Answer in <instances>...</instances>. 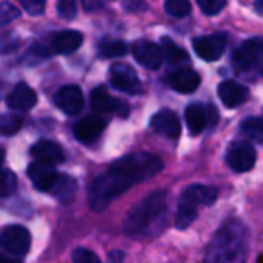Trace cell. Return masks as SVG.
I'll return each mask as SVG.
<instances>
[{
  "instance_id": "26",
  "label": "cell",
  "mask_w": 263,
  "mask_h": 263,
  "mask_svg": "<svg viewBox=\"0 0 263 263\" xmlns=\"http://www.w3.org/2000/svg\"><path fill=\"white\" fill-rule=\"evenodd\" d=\"M127 53V45L121 41H105L99 45V54L102 58H119Z\"/></svg>"
},
{
  "instance_id": "31",
  "label": "cell",
  "mask_w": 263,
  "mask_h": 263,
  "mask_svg": "<svg viewBox=\"0 0 263 263\" xmlns=\"http://www.w3.org/2000/svg\"><path fill=\"white\" fill-rule=\"evenodd\" d=\"M197 4L204 14L215 16L226 7V0H197Z\"/></svg>"
},
{
  "instance_id": "11",
  "label": "cell",
  "mask_w": 263,
  "mask_h": 263,
  "mask_svg": "<svg viewBox=\"0 0 263 263\" xmlns=\"http://www.w3.org/2000/svg\"><path fill=\"white\" fill-rule=\"evenodd\" d=\"M151 128L155 132V134L171 138V140H177L181 134V124L180 119L177 116L175 111L164 108L160 110L158 113H155L151 119Z\"/></svg>"
},
{
  "instance_id": "10",
  "label": "cell",
  "mask_w": 263,
  "mask_h": 263,
  "mask_svg": "<svg viewBox=\"0 0 263 263\" xmlns=\"http://www.w3.org/2000/svg\"><path fill=\"white\" fill-rule=\"evenodd\" d=\"M28 177L37 191L51 194V191L54 189L61 174L58 171H54V166L36 161L28 167Z\"/></svg>"
},
{
  "instance_id": "32",
  "label": "cell",
  "mask_w": 263,
  "mask_h": 263,
  "mask_svg": "<svg viewBox=\"0 0 263 263\" xmlns=\"http://www.w3.org/2000/svg\"><path fill=\"white\" fill-rule=\"evenodd\" d=\"M73 261L74 263H102L99 260V257L93 251H90L87 248H78V249H74L73 251Z\"/></svg>"
},
{
  "instance_id": "30",
  "label": "cell",
  "mask_w": 263,
  "mask_h": 263,
  "mask_svg": "<svg viewBox=\"0 0 263 263\" xmlns=\"http://www.w3.org/2000/svg\"><path fill=\"white\" fill-rule=\"evenodd\" d=\"M58 14L64 21H73L78 14L76 0H58Z\"/></svg>"
},
{
  "instance_id": "9",
  "label": "cell",
  "mask_w": 263,
  "mask_h": 263,
  "mask_svg": "<svg viewBox=\"0 0 263 263\" xmlns=\"http://www.w3.org/2000/svg\"><path fill=\"white\" fill-rule=\"evenodd\" d=\"M226 44H228L226 34L215 33V34L194 39V51L203 61L212 62V61H218L223 56L226 50Z\"/></svg>"
},
{
  "instance_id": "7",
  "label": "cell",
  "mask_w": 263,
  "mask_h": 263,
  "mask_svg": "<svg viewBox=\"0 0 263 263\" xmlns=\"http://www.w3.org/2000/svg\"><path fill=\"white\" fill-rule=\"evenodd\" d=\"M110 82L116 90L127 95H140L143 91L137 71L127 64H115L110 68Z\"/></svg>"
},
{
  "instance_id": "15",
  "label": "cell",
  "mask_w": 263,
  "mask_h": 263,
  "mask_svg": "<svg viewBox=\"0 0 263 263\" xmlns=\"http://www.w3.org/2000/svg\"><path fill=\"white\" fill-rule=\"evenodd\" d=\"M105 125H107V122L101 116H96V115L85 116L79 122H76L74 137L78 141H81L84 144H91L101 137V134L105 130Z\"/></svg>"
},
{
  "instance_id": "27",
  "label": "cell",
  "mask_w": 263,
  "mask_h": 263,
  "mask_svg": "<svg viewBox=\"0 0 263 263\" xmlns=\"http://www.w3.org/2000/svg\"><path fill=\"white\" fill-rule=\"evenodd\" d=\"M164 10L172 17H186L191 13V2L189 0H166Z\"/></svg>"
},
{
  "instance_id": "6",
  "label": "cell",
  "mask_w": 263,
  "mask_h": 263,
  "mask_svg": "<svg viewBox=\"0 0 263 263\" xmlns=\"http://www.w3.org/2000/svg\"><path fill=\"white\" fill-rule=\"evenodd\" d=\"M0 246H2L8 254L22 257L31 248V234L27 228L21 224L7 226L0 232Z\"/></svg>"
},
{
  "instance_id": "16",
  "label": "cell",
  "mask_w": 263,
  "mask_h": 263,
  "mask_svg": "<svg viewBox=\"0 0 263 263\" xmlns=\"http://www.w3.org/2000/svg\"><path fill=\"white\" fill-rule=\"evenodd\" d=\"M56 105L67 115H78L84 107V95L78 85H64L54 96Z\"/></svg>"
},
{
  "instance_id": "20",
  "label": "cell",
  "mask_w": 263,
  "mask_h": 263,
  "mask_svg": "<svg viewBox=\"0 0 263 263\" xmlns=\"http://www.w3.org/2000/svg\"><path fill=\"white\" fill-rule=\"evenodd\" d=\"M218 98L228 108H235L241 105L248 98V88L235 81H224L218 85Z\"/></svg>"
},
{
  "instance_id": "29",
  "label": "cell",
  "mask_w": 263,
  "mask_h": 263,
  "mask_svg": "<svg viewBox=\"0 0 263 263\" xmlns=\"http://www.w3.org/2000/svg\"><path fill=\"white\" fill-rule=\"evenodd\" d=\"M19 17H21V10L16 5L10 2H0V28L10 25Z\"/></svg>"
},
{
  "instance_id": "1",
  "label": "cell",
  "mask_w": 263,
  "mask_h": 263,
  "mask_svg": "<svg viewBox=\"0 0 263 263\" xmlns=\"http://www.w3.org/2000/svg\"><path fill=\"white\" fill-rule=\"evenodd\" d=\"M161 169V158L146 152L128 155L115 161L107 172L91 183L88 191L90 208L96 212L104 211L115 198L127 192L132 186L155 177Z\"/></svg>"
},
{
  "instance_id": "17",
  "label": "cell",
  "mask_w": 263,
  "mask_h": 263,
  "mask_svg": "<svg viewBox=\"0 0 263 263\" xmlns=\"http://www.w3.org/2000/svg\"><path fill=\"white\" fill-rule=\"evenodd\" d=\"M166 84L178 93H192L200 85V76L189 68H180L166 78Z\"/></svg>"
},
{
  "instance_id": "34",
  "label": "cell",
  "mask_w": 263,
  "mask_h": 263,
  "mask_svg": "<svg viewBox=\"0 0 263 263\" xmlns=\"http://www.w3.org/2000/svg\"><path fill=\"white\" fill-rule=\"evenodd\" d=\"M19 47V39L14 34H5L0 37V53H11Z\"/></svg>"
},
{
  "instance_id": "23",
  "label": "cell",
  "mask_w": 263,
  "mask_h": 263,
  "mask_svg": "<svg viewBox=\"0 0 263 263\" xmlns=\"http://www.w3.org/2000/svg\"><path fill=\"white\" fill-rule=\"evenodd\" d=\"M161 50H163L164 59L169 64H172V65H183V64H187L189 62L187 53L181 47H178L175 42H172L171 39H167V37L161 39Z\"/></svg>"
},
{
  "instance_id": "38",
  "label": "cell",
  "mask_w": 263,
  "mask_h": 263,
  "mask_svg": "<svg viewBox=\"0 0 263 263\" xmlns=\"http://www.w3.org/2000/svg\"><path fill=\"white\" fill-rule=\"evenodd\" d=\"M4 157H5V152L2 147H0V164H2V161H4Z\"/></svg>"
},
{
  "instance_id": "8",
  "label": "cell",
  "mask_w": 263,
  "mask_h": 263,
  "mask_svg": "<svg viewBox=\"0 0 263 263\" xmlns=\"http://www.w3.org/2000/svg\"><path fill=\"white\" fill-rule=\"evenodd\" d=\"M263 58V39L254 37L245 41L232 54V62L237 70L249 71L258 59Z\"/></svg>"
},
{
  "instance_id": "35",
  "label": "cell",
  "mask_w": 263,
  "mask_h": 263,
  "mask_svg": "<svg viewBox=\"0 0 263 263\" xmlns=\"http://www.w3.org/2000/svg\"><path fill=\"white\" fill-rule=\"evenodd\" d=\"M124 8L130 13H140V11H146L147 5L143 2V0H125Z\"/></svg>"
},
{
  "instance_id": "12",
  "label": "cell",
  "mask_w": 263,
  "mask_h": 263,
  "mask_svg": "<svg viewBox=\"0 0 263 263\" xmlns=\"http://www.w3.org/2000/svg\"><path fill=\"white\" fill-rule=\"evenodd\" d=\"M226 163L235 172H248L255 164V151L249 143H237L228 151Z\"/></svg>"
},
{
  "instance_id": "19",
  "label": "cell",
  "mask_w": 263,
  "mask_h": 263,
  "mask_svg": "<svg viewBox=\"0 0 263 263\" xmlns=\"http://www.w3.org/2000/svg\"><path fill=\"white\" fill-rule=\"evenodd\" d=\"M31 155L36 161L47 163L51 166L61 164L64 161V151L62 147L50 140H39L33 147H31Z\"/></svg>"
},
{
  "instance_id": "3",
  "label": "cell",
  "mask_w": 263,
  "mask_h": 263,
  "mask_svg": "<svg viewBox=\"0 0 263 263\" xmlns=\"http://www.w3.org/2000/svg\"><path fill=\"white\" fill-rule=\"evenodd\" d=\"M166 206L167 194L164 191H154L128 211L124 218V232L127 235H138L144 232L155 220L163 215Z\"/></svg>"
},
{
  "instance_id": "25",
  "label": "cell",
  "mask_w": 263,
  "mask_h": 263,
  "mask_svg": "<svg viewBox=\"0 0 263 263\" xmlns=\"http://www.w3.org/2000/svg\"><path fill=\"white\" fill-rule=\"evenodd\" d=\"M24 125V119L21 115L16 113H4L0 115V135H16L17 132L22 128Z\"/></svg>"
},
{
  "instance_id": "37",
  "label": "cell",
  "mask_w": 263,
  "mask_h": 263,
  "mask_svg": "<svg viewBox=\"0 0 263 263\" xmlns=\"http://www.w3.org/2000/svg\"><path fill=\"white\" fill-rule=\"evenodd\" d=\"M254 10H255V13H257V14L263 16V0H255Z\"/></svg>"
},
{
  "instance_id": "18",
  "label": "cell",
  "mask_w": 263,
  "mask_h": 263,
  "mask_svg": "<svg viewBox=\"0 0 263 263\" xmlns=\"http://www.w3.org/2000/svg\"><path fill=\"white\" fill-rule=\"evenodd\" d=\"M36 102H37L36 91L25 82L17 84L7 98V105L13 110H21V111L31 110L36 105Z\"/></svg>"
},
{
  "instance_id": "21",
  "label": "cell",
  "mask_w": 263,
  "mask_h": 263,
  "mask_svg": "<svg viewBox=\"0 0 263 263\" xmlns=\"http://www.w3.org/2000/svg\"><path fill=\"white\" fill-rule=\"evenodd\" d=\"M208 113H209V110L204 108L203 105H198V104H192L186 108L184 118L187 122V128L192 135H200L201 132L206 128Z\"/></svg>"
},
{
  "instance_id": "13",
  "label": "cell",
  "mask_w": 263,
  "mask_h": 263,
  "mask_svg": "<svg viewBox=\"0 0 263 263\" xmlns=\"http://www.w3.org/2000/svg\"><path fill=\"white\" fill-rule=\"evenodd\" d=\"M135 59L147 70H157L163 64V50L154 42L149 41H138L132 45Z\"/></svg>"
},
{
  "instance_id": "14",
  "label": "cell",
  "mask_w": 263,
  "mask_h": 263,
  "mask_svg": "<svg viewBox=\"0 0 263 263\" xmlns=\"http://www.w3.org/2000/svg\"><path fill=\"white\" fill-rule=\"evenodd\" d=\"M91 108L98 113H118L121 116L128 115V105L121 99L113 98L104 87H98L91 91Z\"/></svg>"
},
{
  "instance_id": "33",
  "label": "cell",
  "mask_w": 263,
  "mask_h": 263,
  "mask_svg": "<svg viewBox=\"0 0 263 263\" xmlns=\"http://www.w3.org/2000/svg\"><path fill=\"white\" fill-rule=\"evenodd\" d=\"M24 10L31 16H41L45 11L47 0H21Z\"/></svg>"
},
{
  "instance_id": "24",
  "label": "cell",
  "mask_w": 263,
  "mask_h": 263,
  "mask_svg": "<svg viewBox=\"0 0 263 263\" xmlns=\"http://www.w3.org/2000/svg\"><path fill=\"white\" fill-rule=\"evenodd\" d=\"M241 134L255 143H263V119L260 118H248L240 125Z\"/></svg>"
},
{
  "instance_id": "22",
  "label": "cell",
  "mask_w": 263,
  "mask_h": 263,
  "mask_svg": "<svg viewBox=\"0 0 263 263\" xmlns=\"http://www.w3.org/2000/svg\"><path fill=\"white\" fill-rule=\"evenodd\" d=\"M76 191H78L76 180L67 174H61V177H59V180H58V183H56V186L50 195L58 198L61 203H70V201H73Z\"/></svg>"
},
{
  "instance_id": "4",
  "label": "cell",
  "mask_w": 263,
  "mask_h": 263,
  "mask_svg": "<svg viewBox=\"0 0 263 263\" xmlns=\"http://www.w3.org/2000/svg\"><path fill=\"white\" fill-rule=\"evenodd\" d=\"M217 197H218V191L212 186H204V184L189 186L183 192L178 201L175 226L180 231L189 228L198 217V206H211L215 203Z\"/></svg>"
},
{
  "instance_id": "2",
  "label": "cell",
  "mask_w": 263,
  "mask_h": 263,
  "mask_svg": "<svg viewBox=\"0 0 263 263\" xmlns=\"http://www.w3.org/2000/svg\"><path fill=\"white\" fill-rule=\"evenodd\" d=\"M248 229L238 218L226 220L214 234L203 263H246Z\"/></svg>"
},
{
  "instance_id": "36",
  "label": "cell",
  "mask_w": 263,
  "mask_h": 263,
  "mask_svg": "<svg viewBox=\"0 0 263 263\" xmlns=\"http://www.w3.org/2000/svg\"><path fill=\"white\" fill-rule=\"evenodd\" d=\"M22 260L17 255H5L0 252V263H21Z\"/></svg>"
},
{
  "instance_id": "5",
  "label": "cell",
  "mask_w": 263,
  "mask_h": 263,
  "mask_svg": "<svg viewBox=\"0 0 263 263\" xmlns=\"http://www.w3.org/2000/svg\"><path fill=\"white\" fill-rule=\"evenodd\" d=\"M84 42V36L74 30H65L51 34L44 47H41L42 54H71Z\"/></svg>"
},
{
  "instance_id": "28",
  "label": "cell",
  "mask_w": 263,
  "mask_h": 263,
  "mask_svg": "<svg viewBox=\"0 0 263 263\" xmlns=\"http://www.w3.org/2000/svg\"><path fill=\"white\" fill-rule=\"evenodd\" d=\"M17 187V178L14 172L8 169H0V197H10Z\"/></svg>"
}]
</instances>
